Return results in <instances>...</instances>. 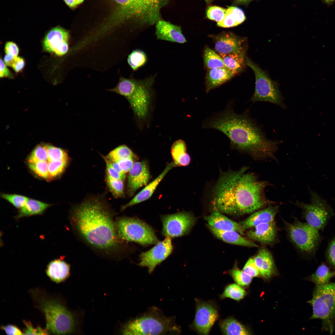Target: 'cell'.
<instances>
[{
  "label": "cell",
  "mask_w": 335,
  "mask_h": 335,
  "mask_svg": "<svg viewBox=\"0 0 335 335\" xmlns=\"http://www.w3.org/2000/svg\"><path fill=\"white\" fill-rule=\"evenodd\" d=\"M233 104L229 101L222 111L206 118L203 128L221 132L229 139L232 147L248 153L256 160L274 158L280 142L267 138L248 112L237 114Z\"/></svg>",
  "instance_id": "6da1fadb"
},
{
  "label": "cell",
  "mask_w": 335,
  "mask_h": 335,
  "mask_svg": "<svg viewBox=\"0 0 335 335\" xmlns=\"http://www.w3.org/2000/svg\"><path fill=\"white\" fill-rule=\"evenodd\" d=\"M244 167L221 174L214 188V204L220 212L242 215L253 213L271 202L265 196L267 183L260 181Z\"/></svg>",
  "instance_id": "7a4b0ae2"
},
{
  "label": "cell",
  "mask_w": 335,
  "mask_h": 335,
  "mask_svg": "<svg viewBox=\"0 0 335 335\" xmlns=\"http://www.w3.org/2000/svg\"><path fill=\"white\" fill-rule=\"evenodd\" d=\"M96 199L87 200L75 208L71 221L87 243L99 251L110 252L118 248L121 238L112 214L105 204Z\"/></svg>",
  "instance_id": "3957f363"
},
{
  "label": "cell",
  "mask_w": 335,
  "mask_h": 335,
  "mask_svg": "<svg viewBox=\"0 0 335 335\" xmlns=\"http://www.w3.org/2000/svg\"><path fill=\"white\" fill-rule=\"evenodd\" d=\"M117 7L106 25L131 22L140 26L152 25L161 19V9L169 0H114Z\"/></svg>",
  "instance_id": "277c9868"
},
{
  "label": "cell",
  "mask_w": 335,
  "mask_h": 335,
  "mask_svg": "<svg viewBox=\"0 0 335 335\" xmlns=\"http://www.w3.org/2000/svg\"><path fill=\"white\" fill-rule=\"evenodd\" d=\"M155 77L141 80L121 77L117 86L109 90L121 95L129 102L136 118L145 120L150 108L153 96L152 86Z\"/></svg>",
  "instance_id": "5b68a950"
},
{
  "label": "cell",
  "mask_w": 335,
  "mask_h": 335,
  "mask_svg": "<svg viewBox=\"0 0 335 335\" xmlns=\"http://www.w3.org/2000/svg\"><path fill=\"white\" fill-rule=\"evenodd\" d=\"M180 332L174 318L165 316L154 307L129 322L123 330V334L129 335L177 334Z\"/></svg>",
  "instance_id": "8992f818"
},
{
  "label": "cell",
  "mask_w": 335,
  "mask_h": 335,
  "mask_svg": "<svg viewBox=\"0 0 335 335\" xmlns=\"http://www.w3.org/2000/svg\"><path fill=\"white\" fill-rule=\"evenodd\" d=\"M307 302L312 308L310 319H320L322 330L333 334L335 327V282L315 286Z\"/></svg>",
  "instance_id": "52a82bcc"
},
{
  "label": "cell",
  "mask_w": 335,
  "mask_h": 335,
  "mask_svg": "<svg viewBox=\"0 0 335 335\" xmlns=\"http://www.w3.org/2000/svg\"><path fill=\"white\" fill-rule=\"evenodd\" d=\"M40 305L45 317L47 328L51 333L66 334L73 331L75 323L74 318L64 306L50 299L41 301Z\"/></svg>",
  "instance_id": "ba28073f"
},
{
  "label": "cell",
  "mask_w": 335,
  "mask_h": 335,
  "mask_svg": "<svg viewBox=\"0 0 335 335\" xmlns=\"http://www.w3.org/2000/svg\"><path fill=\"white\" fill-rule=\"evenodd\" d=\"M285 224L290 240L298 250L309 257L315 255L322 239L319 230L298 220Z\"/></svg>",
  "instance_id": "9c48e42d"
},
{
  "label": "cell",
  "mask_w": 335,
  "mask_h": 335,
  "mask_svg": "<svg viewBox=\"0 0 335 335\" xmlns=\"http://www.w3.org/2000/svg\"><path fill=\"white\" fill-rule=\"evenodd\" d=\"M115 224L121 239L143 246L156 244L159 241L154 229L140 219L123 217L118 218Z\"/></svg>",
  "instance_id": "30bf717a"
},
{
  "label": "cell",
  "mask_w": 335,
  "mask_h": 335,
  "mask_svg": "<svg viewBox=\"0 0 335 335\" xmlns=\"http://www.w3.org/2000/svg\"><path fill=\"white\" fill-rule=\"evenodd\" d=\"M309 190L310 203L297 202L296 204L302 209L303 218L307 224L319 231L322 230L335 213L327 201L310 188Z\"/></svg>",
  "instance_id": "8fae6325"
},
{
  "label": "cell",
  "mask_w": 335,
  "mask_h": 335,
  "mask_svg": "<svg viewBox=\"0 0 335 335\" xmlns=\"http://www.w3.org/2000/svg\"><path fill=\"white\" fill-rule=\"evenodd\" d=\"M246 64L254 72L255 77L254 93L251 99L253 102L267 101L285 107L283 97L277 84L256 64L246 58Z\"/></svg>",
  "instance_id": "7c38bea8"
},
{
  "label": "cell",
  "mask_w": 335,
  "mask_h": 335,
  "mask_svg": "<svg viewBox=\"0 0 335 335\" xmlns=\"http://www.w3.org/2000/svg\"><path fill=\"white\" fill-rule=\"evenodd\" d=\"M161 219L162 234L171 238L187 234L195 222V218L191 213L184 212L163 215Z\"/></svg>",
  "instance_id": "4fadbf2b"
},
{
  "label": "cell",
  "mask_w": 335,
  "mask_h": 335,
  "mask_svg": "<svg viewBox=\"0 0 335 335\" xmlns=\"http://www.w3.org/2000/svg\"><path fill=\"white\" fill-rule=\"evenodd\" d=\"M155 244L149 250L141 253L139 256L140 261L138 265L147 267L150 274L170 255L173 249L171 238L168 236Z\"/></svg>",
  "instance_id": "5bb4252c"
},
{
  "label": "cell",
  "mask_w": 335,
  "mask_h": 335,
  "mask_svg": "<svg viewBox=\"0 0 335 335\" xmlns=\"http://www.w3.org/2000/svg\"><path fill=\"white\" fill-rule=\"evenodd\" d=\"M218 317L217 310L212 304L199 301L196 304L194 327L200 334L208 335Z\"/></svg>",
  "instance_id": "9a60e30c"
},
{
  "label": "cell",
  "mask_w": 335,
  "mask_h": 335,
  "mask_svg": "<svg viewBox=\"0 0 335 335\" xmlns=\"http://www.w3.org/2000/svg\"><path fill=\"white\" fill-rule=\"evenodd\" d=\"M150 178L149 164L146 160L136 162L129 172L127 193L130 196L143 186L147 185Z\"/></svg>",
  "instance_id": "2e32d148"
},
{
  "label": "cell",
  "mask_w": 335,
  "mask_h": 335,
  "mask_svg": "<svg viewBox=\"0 0 335 335\" xmlns=\"http://www.w3.org/2000/svg\"><path fill=\"white\" fill-rule=\"evenodd\" d=\"M215 38V49L219 54L245 51L243 39L231 33H222Z\"/></svg>",
  "instance_id": "e0dca14e"
},
{
  "label": "cell",
  "mask_w": 335,
  "mask_h": 335,
  "mask_svg": "<svg viewBox=\"0 0 335 335\" xmlns=\"http://www.w3.org/2000/svg\"><path fill=\"white\" fill-rule=\"evenodd\" d=\"M155 33L158 39L179 43L186 41L181 27L161 19L155 23Z\"/></svg>",
  "instance_id": "ac0fdd59"
},
{
  "label": "cell",
  "mask_w": 335,
  "mask_h": 335,
  "mask_svg": "<svg viewBox=\"0 0 335 335\" xmlns=\"http://www.w3.org/2000/svg\"><path fill=\"white\" fill-rule=\"evenodd\" d=\"M276 228L274 221L259 224L249 229L246 233L248 238L263 244L271 245L275 241Z\"/></svg>",
  "instance_id": "d6986e66"
},
{
  "label": "cell",
  "mask_w": 335,
  "mask_h": 335,
  "mask_svg": "<svg viewBox=\"0 0 335 335\" xmlns=\"http://www.w3.org/2000/svg\"><path fill=\"white\" fill-rule=\"evenodd\" d=\"M278 209V206L270 205L264 209L253 212L239 223L244 231L259 224L274 221Z\"/></svg>",
  "instance_id": "ffe728a7"
},
{
  "label": "cell",
  "mask_w": 335,
  "mask_h": 335,
  "mask_svg": "<svg viewBox=\"0 0 335 335\" xmlns=\"http://www.w3.org/2000/svg\"><path fill=\"white\" fill-rule=\"evenodd\" d=\"M176 166L173 162L168 163L158 177L147 185L128 203L123 206L122 210H124L127 208L142 202L150 198L165 176L171 169Z\"/></svg>",
  "instance_id": "44dd1931"
},
{
  "label": "cell",
  "mask_w": 335,
  "mask_h": 335,
  "mask_svg": "<svg viewBox=\"0 0 335 335\" xmlns=\"http://www.w3.org/2000/svg\"><path fill=\"white\" fill-rule=\"evenodd\" d=\"M208 225L219 230L234 231L244 235V231L239 223H238L216 211L204 217Z\"/></svg>",
  "instance_id": "7402d4cb"
},
{
  "label": "cell",
  "mask_w": 335,
  "mask_h": 335,
  "mask_svg": "<svg viewBox=\"0 0 335 335\" xmlns=\"http://www.w3.org/2000/svg\"><path fill=\"white\" fill-rule=\"evenodd\" d=\"M238 74L226 67L209 69L206 77V92L220 86Z\"/></svg>",
  "instance_id": "603a6c76"
},
{
  "label": "cell",
  "mask_w": 335,
  "mask_h": 335,
  "mask_svg": "<svg viewBox=\"0 0 335 335\" xmlns=\"http://www.w3.org/2000/svg\"><path fill=\"white\" fill-rule=\"evenodd\" d=\"M260 274L264 278L268 279L275 272V266L273 256L267 249H259L253 258Z\"/></svg>",
  "instance_id": "cb8c5ba5"
},
{
  "label": "cell",
  "mask_w": 335,
  "mask_h": 335,
  "mask_svg": "<svg viewBox=\"0 0 335 335\" xmlns=\"http://www.w3.org/2000/svg\"><path fill=\"white\" fill-rule=\"evenodd\" d=\"M69 32L66 29L57 26L50 30L45 37L43 42L44 49L49 52L54 53L57 48L69 39Z\"/></svg>",
  "instance_id": "d4e9b609"
},
{
  "label": "cell",
  "mask_w": 335,
  "mask_h": 335,
  "mask_svg": "<svg viewBox=\"0 0 335 335\" xmlns=\"http://www.w3.org/2000/svg\"><path fill=\"white\" fill-rule=\"evenodd\" d=\"M211 232L217 238L228 243L250 247H257L258 245L252 240L244 237L234 231H222L208 225Z\"/></svg>",
  "instance_id": "484cf974"
},
{
  "label": "cell",
  "mask_w": 335,
  "mask_h": 335,
  "mask_svg": "<svg viewBox=\"0 0 335 335\" xmlns=\"http://www.w3.org/2000/svg\"><path fill=\"white\" fill-rule=\"evenodd\" d=\"M70 269L69 265L65 261L60 259H56L48 264L46 273L52 281L59 283L69 276Z\"/></svg>",
  "instance_id": "4316f807"
},
{
  "label": "cell",
  "mask_w": 335,
  "mask_h": 335,
  "mask_svg": "<svg viewBox=\"0 0 335 335\" xmlns=\"http://www.w3.org/2000/svg\"><path fill=\"white\" fill-rule=\"evenodd\" d=\"M51 205L38 200L28 198L25 204L19 209L16 219L33 215H41Z\"/></svg>",
  "instance_id": "83f0119b"
},
{
  "label": "cell",
  "mask_w": 335,
  "mask_h": 335,
  "mask_svg": "<svg viewBox=\"0 0 335 335\" xmlns=\"http://www.w3.org/2000/svg\"><path fill=\"white\" fill-rule=\"evenodd\" d=\"M171 154L176 166H185L190 161V158L187 152L186 145L182 140L175 141L171 147Z\"/></svg>",
  "instance_id": "f1b7e54d"
},
{
  "label": "cell",
  "mask_w": 335,
  "mask_h": 335,
  "mask_svg": "<svg viewBox=\"0 0 335 335\" xmlns=\"http://www.w3.org/2000/svg\"><path fill=\"white\" fill-rule=\"evenodd\" d=\"M246 18L243 11L236 7H229L224 19L217 23L219 27L229 28L236 26L241 24Z\"/></svg>",
  "instance_id": "f546056e"
},
{
  "label": "cell",
  "mask_w": 335,
  "mask_h": 335,
  "mask_svg": "<svg viewBox=\"0 0 335 335\" xmlns=\"http://www.w3.org/2000/svg\"><path fill=\"white\" fill-rule=\"evenodd\" d=\"M330 267L326 263H321L315 272L307 277V279L315 286L329 283L331 279L335 276V271L331 270Z\"/></svg>",
  "instance_id": "4dcf8cb0"
},
{
  "label": "cell",
  "mask_w": 335,
  "mask_h": 335,
  "mask_svg": "<svg viewBox=\"0 0 335 335\" xmlns=\"http://www.w3.org/2000/svg\"><path fill=\"white\" fill-rule=\"evenodd\" d=\"M245 51L227 54H219L226 67L238 73L243 68L245 62Z\"/></svg>",
  "instance_id": "1f68e13d"
},
{
  "label": "cell",
  "mask_w": 335,
  "mask_h": 335,
  "mask_svg": "<svg viewBox=\"0 0 335 335\" xmlns=\"http://www.w3.org/2000/svg\"><path fill=\"white\" fill-rule=\"evenodd\" d=\"M221 331L226 335L250 334L247 329L241 324L233 318L226 319L220 323Z\"/></svg>",
  "instance_id": "d6a6232c"
},
{
  "label": "cell",
  "mask_w": 335,
  "mask_h": 335,
  "mask_svg": "<svg viewBox=\"0 0 335 335\" xmlns=\"http://www.w3.org/2000/svg\"><path fill=\"white\" fill-rule=\"evenodd\" d=\"M103 157L110 161L117 162L120 160L132 158L136 160L137 156L128 147L125 145H120L114 148Z\"/></svg>",
  "instance_id": "836d02e7"
},
{
  "label": "cell",
  "mask_w": 335,
  "mask_h": 335,
  "mask_svg": "<svg viewBox=\"0 0 335 335\" xmlns=\"http://www.w3.org/2000/svg\"><path fill=\"white\" fill-rule=\"evenodd\" d=\"M204 60L205 65L209 69L226 67L220 55L208 47L204 50Z\"/></svg>",
  "instance_id": "e575fe53"
},
{
  "label": "cell",
  "mask_w": 335,
  "mask_h": 335,
  "mask_svg": "<svg viewBox=\"0 0 335 335\" xmlns=\"http://www.w3.org/2000/svg\"><path fill=\"white\" fill-rule=\"evenodd\" d=\"M147 57L146 53L140 49L133 50L128 56L127 61L129 66L134 71H136L146 63Z\"/></svg>",
  "instance_id": "d590c367"
},
{
  "label": "cell",
  "mask_w": 335,
  "mask_h": 335,
  "mask_svg": "<svg viewBox=\"0 0 335 335\" xmlns=\"http://www.w3.org/2000/svg\"><path fill=\"white\" fill-rule=\"evenodd\" d=\"M245 290L238 284H233L227 286L221 295V298H229L239 301L245 296Z\"/></svg>",
  "instance_id": "8d00e7d4"
},
{
  "label": "cell",
  "mask_w": 335,
  "mask_h": 335,
  "mask_svg": "<svg viewBox=\"0 0 335 335\" xmlns=\"http://www.w3.org/2000/svg\"><path fill=\"white\" fill-rule=\"evenodd\" d=\"M48 156L46 144L38 145L33 149L28 159V164L39 161H47Z\"/></svg>",
  "instance_id": "74e56055"
},
{
  "label": "cell",
  "mask_w": 335,
  "mask_h": 335,
  "mask_svg": "<svg viewBox=\"0 0 335 335\" xmlns=\"http://www.w3.org/2000/svg\"><path fill=\"white\" fill-rule=\"evenodd\" d=\"M48 156V162L68 160L67 152L63 149L50 145L46 144Z\"/></svg>",
  "instance_id": "f35d334b"
},
{
  "label": "cell",
  "mask_w": 335,
  "mask_h": 335,
  "mask_svg": "<svg viewBox=\"0 0 335 335\" xmlns=\"http://www.w3.org/2000/svg\"><path fill=\"white\" fill-rule=\"evenodd\" d=\"M106 181L110 191L114 197L118 198L123 196V180L113 179L106 176Z\"/></svg>",
  "instance_id": "ab89813d"
},
{
  "label": "cell",
  "mask_w": 335,
  "mask_h": 335,
  "mask_svg": "<svg viewBox=\"0 0 335 335\" xmlns=\"http://www.w3.org/2000/svg\"><path fill=\"white\" fill-rule=\"evenodd\" d=\"M68 161V160H62L48 162L50 179L56 177L62 174L67 166Z\"/></svg>",
  "instance_id": "60d3db41"
},
{
  "label": "cell",
  "mask_w": 335,
  "mask_h": 335,
  "mask_svg": "<svg viewBox=\"0 0 335 335\" xmlns=\"http://www.w3.org/2000/svg\"><path fill=\"white\" fill-rule=\"evenodd\" d=\"M30 169L38 176L46 179H50L47 161H39L28 164Z\"/></svg>",
  "instance_id": "b9f144b4"
},
{
  "label": "cell",
  "mask_w": 335,
  "mask_h": 335,
  "mask_svg": "<svg viewBox=\"0 0 335 335\" xmlns=\"http://www.w3.org/2000/svg\"><path fill=\"white\" fill-rule=\"evenodd\" d=\"M227 9L215 6H210L206 11L207 17L210 20L217 22L221 21L226 15Z\"/></svg>",
  "instance_id": "7bdbcfd3"
},
{
  "label": "cell",
  "mask_w": 335,
  "mask_h": 335,
  "mask_svg": "<svg viewBox=\"0 0 335 335\" xmlns=\"http://www.w3.org/2000/svg\"><path fill=\"white\" fill-rule=\"evenodd\" d=\"M230 273L234 280L239 285L247 286L252 281V277L236 267L233 268L230 271Z\"/></svg>",
  "instance_id": "ee69618b"
},
{
  "label": "cell",
  "mask_w": 335,
  "mask_h": 335,
  "mask_svg": "<svg viewBox=\"0 0 335 335\" xmlns=\"http://www.w3.org/2000/svg\"><path fill=\"white\" fill-rule=\"evenodd\" d=\"M1 196L15 207L19 209L25 204L28 199L26 196L17 194L2 193Z\"/></svg>",
  "instance_id": "f6af8a7d"
},
{
  "label": "cell",
  "mask_w": 335,
  "mask_h": 335,
  "mask_svg": "<svg viewBox=\"0 0 335 335\" xmlns=\"http://www.w3.org/2000/svg\"><path fill=\"white\" fill-rule=\"evenodd\" d=\"M325 256L327 264L335 271V237L329 242Z\"/></svg>",
  "instance_id": "bcb514c9"
},
{
  "label": "cell",
  "mask_w": 335,
  "mask_h": 335,
  "mask_svg": "<svg viewBox=\"0 0 335 335\" xmlns=\"http://www.w3.org/2000/svg\"><path fill=\"white\" fill-rule=\"evenodd\" d=\"M243 271L252 277L258 276L260 274L253 258H250L244 266Z\"/></svg>",
  "instance_id": "7dc6e473"
},
{
  "label": "cell",
  "mask_w": 335,
  "mask_h": 335,
  "mask_svg": "<svg viewBox=\"0 0 335 335\" xmlns=\"http://www.w3.org/2000/svg\"><path fill=\"white\" fill-rule=\"evenodd\" d=\"M24 323L25 327L24 334L47 335L49 334L47 330L43 329L40 327H38L36 328H34L30 322L25 320Z\"/></svg>",
  "instance_id": "c3c4849f"
},
{
  "label": "cell",
  "mask_w": 335,
  "mask_h": 335,
  "mask_svg": "<svg viewBox=\"0 0 335 335\" xmlns=\"http://www.w3.org/2000/svg\"><path fill=\"white\" fill-rule=\"evenodd\" d=\"M106 165V176L113 179L123 180L125 175L115 170L107 162L105 161Z\"/></svg>",
  "instance_id": "681fc988"
},
{
  "label": "cell",
  "mask_w": 335,
  "mask_h": 335,
  "mask_svg": "<svg viewBox=\"0 0 335 335\" xmlns=\"http://www.w3.org/2000/svg\"><path fill=\"white\" fill-rule=\"evenodd\" d=\"M136 160L132 158H128L120 160L116 162L119 164L121 169L125 173L129 172L135 162Z\"/></svg>",
  "instance_id": "f907efd6"
},
{
  "label": "cell",
  "mask_w": 335,
  "mask_h": 335,
  "mask_svg": "<svg viewBox=\"0 0 335 335\" xmlns=\"http://www.w3.org/2000/svg\"><path fill=\"white\" fill-rule=\"evenodd\" d=\"M5 51L6 54H9L17 56L19 53V49L15 43L9 42L5 44Z\"/></svg>",
  "instance_id": "816d5d0a"
},
{
  "label": "cell",
  "mask_w": 335,
  "mask_h": 335,
  "mask_svg": "<svg viewBox=\"0 0 335 335\" xmlns=\"http://www.w3.org/2000/svg\"><path fill=\"white\" fill-rule=\"evenodd\" d=\"M1 328L7 335H17L23 334L21 331L15 325L9 324L5 326H2Z\"/></svg>",
  "instance_id": "f5cc1de1"
},
{
  "label": "cell",
  "mask_w": 335,
  "mask_h": 335,
  "mask_svg": "<svg viewBox=\"0 0 335 335\" xmlns=\"http://www.w3.org/2000/svg\"><path fill=\"white\" fill-rule=\"evenodd\" d=\"M9 77L11 78L13 77V75L6 67L1 59H0V77Z\"/></svg>",
  "instance_id": "db71d44e"
},
{
  "label": "cell",
  "mask_w": 335,
  "mask_h": 335,
  "mask_svg": "<svg viewBox=\"0 0 335 335\" xmlns=\"http://www.w3.org/2000/svg\"><path fill=\"white\" fill-rule=\"evenodd\" d=\"M68 41H65L59 46L55 51L54 53L59 56L65 54L68 50Z\"/></svg>",
  "instance_id": "11a10c76"
},
{
  "label": "cell",
  "mask_w": 335,
  "mask_h": 335,
  "mask_svg": "<svg viewBox=\"0 0 335 335\" xmlns=\"http://www.w3.org/2000/svg\"><path fill=\"white\" fill-rule=\"evenodd\" d=\"M25 65V62L24 59L21 57H17L12 67L15 71L18 72L23 69Z\"/></svg>",
  "instance_id": "9f6ffc18"
},
{
  "label": "cell",
  "mask_w": 335,
  "mask_h": 335,
  "mask_svg": "<svg viewBox=\"0 0 335 335\" xmlns=\"http://www.w3.org/2000/svg\"><path fill=\"white\" fill-rule=\"evenodd\" d=\"M17 57V56H15L11 55L6 54L4 59V62L6 65L12 67Z\"/></svg>",
  "instance_id": "6f0895ef"
},
{
  "label": "cell",
  "mask_w": 335,
  "mask_h": 335,
  "mask_svg": "<svg viewBox=\"0 0 335 335\" xmlns=\"http://www.w3.org/2000/svg\"><path fill=\"white\" fill-rule=\"evenodd\" d=\"M69 7L74 8L82 3L84 0H64Z\"/></svg>",
  "instance_id": "680465c9"
},
{
  "label": "cell",
  "mask_w": 335,
  "mask_h": 335,
  "mask_svg": "<svg viewBox=\"0 0 335 335\" xmlns=\"http://www.w3.org/2000/svg\"><path fill=\"white\" fill-rule=\"evenodd\" d=\"M253 0H234V3L236 5H243L245 6Z\"/></svg>",
  "instance_id": "91938a15"
},
{
  "label": "cell",
  "mask_w": 335,
  "mask_h": 335,
  "mask_svg": "<svg viewBox=\"0 0 335 335\" xmlns=\"http://www.w3.org/2000/svg\"><path fill=\"white\" fill-rule=\"evenodd\" d=\"M323 1L327 4H329L334 2L335 0H323Z\"/></svg>",
  "instance_id": "94428289"
},
{
  "label": "cell",
  "mask_w": 335,
  "mask_h": 335,
  "mask_svg": "<svg viewBox=\"0 0 335 335\" xmlns=\"http://www.w3.org/2000/svg\"><path fill=\"white\" fill-rule=\"evenodd\" d=\"M207 4H209L211 2L214 0H205Z\"/></svg>",
  "instance_id": "6125c7cd"
},
{
  "label": "cell",
  "mask_w": 335,
  "mask_h": 335,
  "mask_svg": "<svg viewBox=\"0 0 335 335\" xmlns=\"http://www.w3.org/2000/svg\"></svg>",
  "instance_id": "be15d7a7"
}]
</instances>
